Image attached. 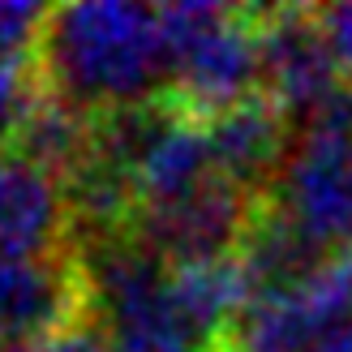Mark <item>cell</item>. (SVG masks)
<instances>
[{"mask_svg":"<svg viewBox=\"0 0 352 352\" xmlns=\"http://www.w3.org/2000/svg\"><path fill=\"white\" fill-rule=\"evenodd\" d=\"M30 65L43 99L86 120L160 99L168 91L160 9L116 0L47 9Z\"/></svg>","mask_w":352,"mask_h":352,"instance_id":"cell-1","label":"cell"},{"mask_svg":"<svg viewBox=\"0 0 352 352\" xmlns=\"http://www.w3.org/2000/svg\"><path fill=\"white\" fill-rule=\"evenodd\" d=\"M160 34L168 52V99L193 120L262 95V43L254 9L232 5H164Z\"/></svg>","mask_w":352,"mask_h":352,"instance_id":"cell-2","label":"cell"},{"mask_svg":"<svg viewBox=\"0 0 352 352\" xmlns=\"http://www.w3.org/2000/svg\"><path fill=\"white\" fill-rule=\"evenodd\" d=\"M86 322H95L91 288L74 250L0 258V340L5 344L26 348Z\"/></svg>","mask_w":352,"mask_h":352,"instance_id":"cell-3","label":"cell"},{"mask_svg":"<svg viewBox=\"0 0 352 352\" xmlns=\"http://www.w3.org/2000/svg\"><path fill=\"white\" fill-rule=\"evenodd\" d=\"M262 43V95L288 112L292 125L314 116L340 91V60L327 47L318 9H254Z\"/></svg>","mask_w":352,"mask_h":352,"instance_id":"cell-4","label":"cell"},{"mask_svg":"<svg viewBox=\"0 0 352 352\" xmlns=\"http://www.w3.org/2000/svg\"><path fill=\"white\" fill-rule=\"evenodd\" d=\"M206 138L215 168L228 181L250 193H267L292 151V120L271 95H254L206 120Z\"/></svg>","mask_w":352,"mask_h":352,"instance_id":"cell-5","label":"cell"},{"mask_svg":"<svg viewBox=\"0 0 352 352\" xmlns=\"http://www.w3.org/2000/svg\"><path fill=\"white\" fill-rule=\"evenodd\" d=\"M69 202L52 172L0 155V258L69 250Z\"/></svg>","mask_w":352,"mask_h":352,"instance_id":"cell-6","label":"cell"},{"mask_svg":"<svg viewBox=\"0 0 352 352\" xmlns=\"http://www.w3.org/2000/svg\"><path fill=\"white\" fill-rule=\"evenodd\" d=\"M39 78L30 60H0V155H9L30 112L39 108Z\"/></svg>","mask_w":352,"mask_h":352,"instance_id":"cell-7","label":"cell"},{"mask_svg":"<svg viewBox=\"0 0 352 352\" xmlns=\"http://www.w3.org/2000/svg\"><path fill=\"white\" fill-rule=\"evenodd\" d=\"M43 22L47 9L22 5V0H0V60H34Z\"/></svg>","mask_w":352,"mask_h":352,"instance_id":"cell-8","label":"cell"},{"mask_svg":"<svg viewBox=\"0 0 352 352\" xmlns=\"http://www.w3.org/2000/svg\"><path fill=\"white\" fill-rule=\"evenodd\" d=\"M17 352H108V336H103V327L86 322V327H74V331H60V336H52V340L26 344Z\"/></svg>","mask_w":352,"mask_h":352,"instance_id":"cell-9","label":"cell"},{"mask_svg":"<svg viewBox=\"0 0 352 352\" xmlns=\"http://www.w3.org/2000/svg\"><path fill=\"white\" fill-rule=\"evenodd\" d=\"M318 26L327 34V47L336 52V60L344 69H352V5H336V9H318Z\"/></svg>","mask_w":352,"mask_h":352,"instance_id":"cell-10","label":"cell"},{"mask_svg":"<svg viewBox=\"0 0 352 352\" xmlns=\"http://www.w3.org/2000/svg\"><path fill=\"white\" fill-rule=\"evenodd\" d=\"M314 352H352V327H344V331H336L331 340H322Z\"/></svg>","mask_w":352,"mask_h":352,"instance_id":"cell-11","label":"cell"},{"mask_svg":"<svg viewBox=\"0 0 352 352\" xmlns=\"http://www.w3.org/2000/svg\"><path fill=\"white\" fill-rule=\"evenodd\" d=\"M0 352H9V344H5V340H0Z\"/></svg>","mask_w":352,"mask_h":352,"instance_id":"cell-12","label":"cell"},{"mask_svg":"<svg viewBox=\"0 0 352 352\" xmlns=\"http://www.w3.org/2000/svg\"><path fill=\"white\" fill-rule=\"evenodd\" d=\"M348 258H352V254H348Z\"/></svg>","mask_w":352,"mask_h":352,"instance_id":"cell-13","label":"cell"}]
</instances>
